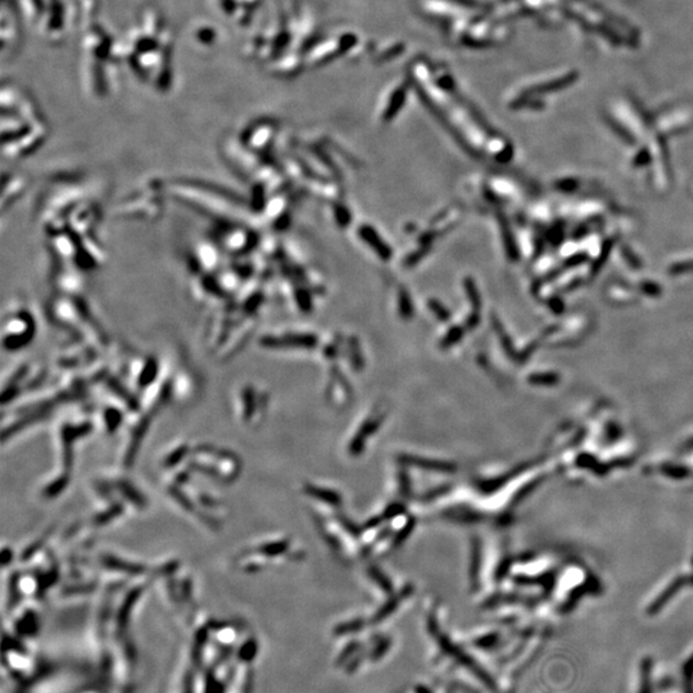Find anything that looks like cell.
<instances>
[{"label":"cell","instance_id":"obj_1","mask_svg":"<svg viewBox=\"0 0 693 693\" xmlns=\"http://www.w3.org/2000/svg\"><path fill=\"white\" fill-rule=\"evenodd\" d=\"M359 235L361 239L373 248V251L384 261H388L391 257V249L384 242L374 228L368 225H364L359 228Z\"/></svg>","mask_w":693,"mask_h":693},{"label":"cell","instance_id":"obj_2","mask_svg":"<svg viewBox=\"0 0 693 693\" xmlns=\"http://www.w3.org/2000/svg\"><path fill=\"white\" fill-rule=\"evenodd\" d=\"M465 289L466 293H467V297H469L470 302L473 304L474 309H475V310H479V307H481V298H479V292H478L476 286H475V283H474L473 280L466 279Z\"/></svg>","mask_w":693,"mask_h":693},{"label":"cell","instance_id":"obj_3","mask_svg":"<svg viewBox=\"0 0 693 693\" xmlns=\"http://www.w3.org/2000/svg\"><path fill=\"white\" fill-rule=\"evenodd\" d=\"M429 307L430 310L433 311V313L438 318V320L441 321H449V312L446 310L441 303L437 302V301H430L429 302Z\"/></svg>","mask_w":693,"mask_h":693},{"label":"cell","instance_id":"obj_4","mask_svg":"<svg viewBox=\"0 0 693 693\" xmlns=\"http://www.w3.org/2000/svg\"><path fill=\"white\" fill-rule=\"evenodd\" d=\"M400 310L405 318H408L410 313H412V303L408 298L407 293H400Z\"/></svg>","mask_w":693,"mask_h":693},{"label":"cell","instance_id":"obj_5","mask_svg":"<svg viewBox=\"0 0 693 693\" xmlns=\"http://www.w3.org/2000/svg\"><path fill=\"white\" fill-rule=\"evenodd\" d=\"M461 334H462V329L461 327H453V330H451L446 339H444V344L446 345H451V344H455V343L461 338Z\"/></svg>","mask_w":693,"mask_h":693},{"label":"cell","instance_id":"obj_6","mask_svg":"<svg viewBox=\"0 0 693 693\" xmlns=\"http://www.w3.org/2000/svg\"><path fill=\"white\" fill-rule=\"evenodd\" d=\"M335 217H336L338 222L342 224V225H347L348 221H351V215H350V212L345 208H343V207H338L336 208Z\"/></svg>","mask_w":693,"mask_h":693}]
</instances>
